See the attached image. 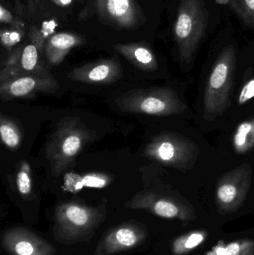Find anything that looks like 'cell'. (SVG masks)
<instances>
[{
	"mask_svg": "<svg viewBox=\"0 0 254 255\" xmlns=\"http://www.w3.org/2000/svg\"><path fill=\"white\" fill-rule=\"evenodd\" d=\"M91 136V130L79 118H64L58 124L45 148L53 176L61 175L74 163Z\"/></svg>",
	"mask_w": 254,
	"mask_h": 255,
	"instance_id": "1",
	"label": "cell"
},
{
	"mask_svg": "<svg viewBox=\"0 0 254 255\" xmlns=\"http://www.w3.org/2000/svg\"><path fill=\"white\" fill-rule=\"evenodd\" d=\"M121 111L156 117L182 115L188 110L186 103L169 88H152L128 91L116 100Z\"/></svg>",
	"mask_w": 254,
	"mask_h": 255,
	"instance_id": "2",
	"label": "cell"
},
{
	"mask_svg": "<svg viewBox=\"0 0 254 255\" xmlns=\"http://www.w3.org/2000/svg\"><path fill=\"white\" fill-rule=\"evenodd\" d=\"M200 153L199 147L192 139L171 131L154 136L143 150L148 158L183 172L193 169Z\"/></svg>",
	"mask_w": 254,
	"mask_h": 255,
	"instance_id": "3",
	"label": "cell"
},
{
	"mask_svg": "<svg viewBox=\"0 0 254 255\" xmlns=\"http://www.w3.org/2000/svg\"><path fill=\"white\" fill-rule=\"evenodd\" d=\"M234 70L229 57H224L215 65L204 95V118L214 121L231 105Z\"/></svg>",
	"mask_w": 254,
	"mask_h": 255,
	"instance_id": "4",
	"label": "cell"
},
{
	"mask_svg": "<svg viewBox=\"0 0 254 255\" xmlns=\"http://www.w3.org/2000/svg\"><path fill=\"white\" fill-rule=\"evenodd\" d=\"M253 169L243 163L228 171L218 179L216 186V203L222 214L238 211L246 201L252 185Z\"/></svg>",
	"mask_w": 254,
	"mask_h": 255,
	"instance_id": "5",
	"label": "cell"
},
{
	"mask_svg": "<svg viewBox=\"0 0 254 255\" xmlns=\"http://www.w3.org/2000/svg\"><path fill=\"white\" fill-rule=\"evenodd\" d=\"M59 85L49 74L22 75L0 84V98L2 102L25 98L37 93H53Z\"/></svg>",
	"mask_w": 254,
	"mask_h": 255,
	"instance_id": "6",
	"label": "cell"
},
{
	"mask_svg": "<svg viewBox=\"0 0 254 255\" xmlns=\"http://www.w3.org/2000/svg\"><path fill=\"white\" fill-rule=\"evenodd\" d=\"M143 203L159 217L177 219L186 223L196 220L195 208L183 198L147 193L143 196Z\"/></svg>",
	"mask_w": 254,
	"mask_h": 255,
	"instance_id": "7",
	"label": "cell"
},
{
	"mask_svg": "<svg viewBox=\"0 0 254 255\" xmlns=\"http://www.w3.org/2000/svg\"><path fill=\"white\" fill-rule=\"evenodd\" d=\"M122 69L114 62H102L89 67L76 69L68 78L75 82L91 85L110 84L122 78Z\"/></svg>",
	"mask_w": 254,
	"mask_h": 255,
	"instance_id": "8",
	"label": "cell"
},
{
	"mask_svg": "<svg viewBox=\"0 0 254 255\" xmlns=\"http://www.w3.org/2000/svg\"><path fill=\"white\" fill-rule=\"evenodd\" d=\"M204 255H254V240L241 239L230 243L220 241Z\"/></svg>",
	"mask_w": 254,
	"mask_h": 255,
	"instance_id": "9",
	"label": "cell"
},
{
	"mask_svg": "<svg viewBox=\"0 0 254 255\" xmlns=\"http://www.w3.org/2000/svg\"><path fill=\"white\" fill-rule=\"evenodd\" d=\"M208 238L206 230H195L188 232L174 240L172 252L174 255H185L202 245Z\"/></svg>",
	"mask_w": 254,
	"mask_h": 255,
	"instance_id": "10",
	"label": "cell"
},
{
	"mask_svg": "<svg viewBox=\"0 0 254 255\" xmlns=\"http://www.w3.org/2000/svg\"><path fill=\"white\" fill-rule=\"evenodd\" d=\"M233 145L236 152L244 154L254 146V118L240 124L234 136Z\"/></svg>",
	"mask_w": 254,
	"mask_h": 255,
	"instance_id": "11",
	"label": "cell"
},
{
	"mask_svg": "<svg viewBox=\"0 0 254 255\" xmlns=\"http://www.w3.org/2000/svg\"><path fill=\"white\" fill-rule=\"evenodd\" d=\"M0 135L4 145L11 149L17 148L20 143L21 135L19 128L14 123L3 115L0 119Z\"/></svg>",
	"mask_w": 254,
	"mask_h": 255,
	"instance_id": "12",
	"label": "cell"
},
{
	"mask_svg": "<svg viewBox=\"0 0 254 255\" xmlns=\"http://www.w3.org/2000/svg\"><path fill=\"white\" fill-rule=\"evenodd\" d=\"M37 58L38 55H37V50L35 46L33 45L27 46L24 49L21 57V70L18 76L48 74L47 73L40 72L37 70Z\"/></svg>",
	"mask_w": 254,
	"mask_h": 255,
	"instance_id": "13",
	"label": "cell"
},
{
	"mask_svg": "<svg viewBox=\"0 0 254 255\" xmlns=\"http://www.w3.org/2000/svg\"><path fill=\"white\" fill-rule=\"evenodd\" d=\"M64 215L70 223L76 226H84L89 219V211L76 205H67L64 208Z\"/></svg>",
	"mask_w": 254,
	"mask_h": 255,
	"instance_id": "14",
	"label": "cell"
},
{
	"mask_svg": "<svg viewBox=\"0 0 254 255\" xmlns=\"http://www.w3.org/2000/svg\"><path fill=\"white\" fill-rule=\"evenodd\" d=\"M133 56L137 65L143 70H152L156 67L152 52L146 48H137L133 52Z\"/></svg>",
	"mask_w": 254,
	"mask_h": 255,
	"instance_id": "15",
	"label": "cell"
},
{
	"mask_svg": "<svg viewBox=\"0 0 254 255\" xmlns=\"http://www.w3.org/2000/svg\"><path fill=\"white\" fill-rule=\"evenodd\" d=\"M18 190L22 195L29 194L31 190V180L30 177V166L26 162L21 164L16 175Z\"/></svg>",
	"mask_w": 254,
	"mask_h": 255,
	"instance_id": "16",
	"label": "cell"
},
{
	"mask_svg": "<svg viewBox=\"0 0 254 255\" xmlns=\"http://www.w3.org/2000/svg\"><path fill=\"white\" fill-rule=\"evenodd\" d=\"M109 177L103 174H88L84 177H81V182L83 187H94V188H103L108 184Z\"/></svg>",
	"mask_w": 254,
	"mask_h": 255,
	"instance_id": "17",
	"label": "cell"
},
{
	"mask_svg": "<svg viewBox=\"0 0 254 255\" xmlns=\"http://www.w3.org/2000/svg\"><path fill=\"white\" fill-rule=\"evenodd\" d=\"M76 40L73 36L67 34H58L53 36L50 43L54 49L59 51H65L76 44Z\"/></svg>",
	"mask_w": 254,
	"mask_h": 255,
	"instance_id": "18",
	"label": "cell"
},
{
	"mask_svg": "<svg viewBox=\"0 0 254 255\" xmlns=\"http://www.w3.org/2000/svg\"><path fill=\"white\" fill-rule=\"evenodd\" d=\"M116 240L122 247H131L137 243V238L133 231L122 229L116 232Z\"/></svg>",
	"mask_w": 254,
	"mask_h": 255,
	"instance_id": "19",
	"label": "cell"
},
{
	"mask_svg": "<svg viewBox=\"0 0 254 255\" xmlns=\"http://www.w3.org/2000/svg\"><path fill=\"white\" fill-rule=\"evenodd\" d=\"M192 30V20L186 13H182L179 16L176 25V34L180 38H185L190 34Z\"/></svg>",
	"mask_w": 254,
	"mask_h": 255,
	"instance_id": "20",
	"label": "cell"
},
{
	"mask_svg": "<svg viewBox=\"0 0 254 255\" xmlns=\"http://www.w3.org/2000/svg\"><path fill=\"white\" fill-rule=\"evenodd\" d=\"M107 7L113 16H122L129 8V0H108Z\"/></svg>",
	"mask_w": 254,
	"mask_h": 255,
	"instance_id": "21",
	"label": "cell"
},
{
	"mask_svg": "<svg viewBox=\"0 0 254 255\" xmlns=\"http://www.w3.org/2000/svg\"><path fill=\"white\" fill-rule=\"evenodd\" d=\"M254 97V79L248 82L240 91L238 103L240 106H243Z\"/></svg>",
	"mask_w": 254,
	"mask_h": 255,
	"instance_id": "22",
	"label": "cell"
},
{
	"mask_svg": "<svg viewBox=\"0 0 254 255\" xmlns=\"http://www.w3.org/2000/svg\"><path fill=\"white\" fill-rule=\"evenodd\" d=\"M34 251L32 244L25 241H19L14 247V252L18 255H33Z\"/></svg>",
	"mask_w": 254,
	"mask_h": 255,
	"instance_id": "23",
	"label": "cell"
},
{
	"mask_svg": "<svg viewBox=\"0 0 254 255\" xmlns=\"http://www.w3.org/2000/svg\"><path fill=\"white\" fill-rule=\"evenodd\" d=\"M12 16L10 13L6 9L0 7V20L1 22H7L11 19Z\"/></svg>",
	"mask_w": 254,
	"mask_h": 255,
	"instance_id": "24",
	"label": "cell"
},
{
	"mask_svg": "<svg viewBox=\"0 0 254 255\" xmlns=\"http://www.w3.org/2000/svg\"><path fill=\"white\" fill-rule=\"evenodd\" d=\"M19 34L17 33L13 32L10 34V39L12 41L17 42L19 40Z\"/></svg>",
	"mask_w": 254,
	"mask_h": 255,
	"instance_id": "25",
	"label": "cell"
},
{
	"mask_svg": "<svg viewBox=\"0 0 254 255\" xmlns=\"http://www.w3.org/2000/svg\"><path fill=\"white\" fill-rule=\"evenodd\" d=\"M248 6L254 10V0H246Z\"/></svg>",
	"mask_w": 254,
	"mask_h": 255,
	"instance_id": "26",
	"label": "cell"
},
{
	"mask_svg": "<svg viewBox=\"0 0 254 255\" xmlns=\"http://www.w3.org/2000/svg\"><path fill=\"white\" fill-rule=\"evenodd\" d=\"M59 1H61V2L64 5H67L72 2V0H59Z\"/></svg>",
	"mask_w": 254,
	"mask_h": 255,
	"instance_id": "27",
	"label": "cell"
},
{
	"mask_svg": "<svg viewBox=\"0 0 254 255\" xmlns=\"http://www.w3.org/2000/svg\"><path fill=\"white\" fill-rule=\"evenodd\" d=\"M229 0H216V2L219 3V4H226Z\"/></svg>",
	"mask_w": 254,
	"mask_h": 255,
	"instance_id": "28",
	"label": "cell"
}]
</instances>
